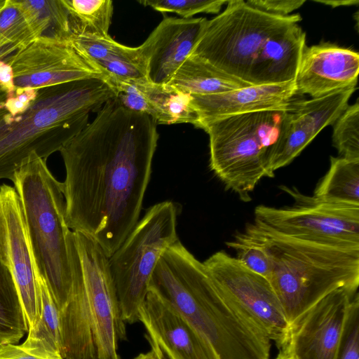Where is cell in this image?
Here are the masks:
<instances>
[{
    "label": "cell",
    "instance_id": "6",
    "mask_svg": "<svg viewBox=\"0 0 359 359\" xmlns=\"http://www.w3.org/2000/svg\"><path fill=\"white\" fill-rule=\"evenodd\" d=\"M289 109L250 112L205 124L209 135L210 168L226 189L243 201L264 177H269L266 153L278 138Z\"/></svg>",
    "mask_w": 359,
    "mask_h": 359
},
{
    "label": "cell",
    "instance_id": "14",
    "mask_svg": "<svg viewBox=\"0 0 359 359\" xmlns=\"http://www.w3.org/2000/svg\"><path fill=\"white\" fill-rule=\"evenodd\" d=\"M0 259L13 277L29 330L38 315L34 255L19 196L7 184L0 186Z\"/></svg>",
    "mask_w": 359,
    "mask_h": 359
},
{
    "label": "cell",
    "instance_id": "29",
    "mask_svg": "<svg viewBox=\"0 0 359 359\" xmlns=\"http://www.w3.org/2000/svg\"><path fill=\"white\" fill-rule=\"evenodd\" d=\"M28 332L13 277L0 259V344H17Z\"/></svg>",
    "mask_w": 359,
    "mask_h": 359
},
{
    "label": "cell",
    "instance_id": "5",
    "mask_svg": "<svg viewBox=\"0 0 359 359\" xmlns=\"http://www.w3.org/2000/svg\"><path fill=\"white\" fill-rule=\"evenodd\" d=\"M22 207L34 257L60 311L70 297L72 274L62 182L36 154L15 172L11 180Z\"/></svg>",
    "mask_w": 359,
    "mask_h": 359
},
{
    "label": "cell",
    "instance_id": "34",
    "mask_svg": "<svg viewBox=\"0 0 359 359\" xmlns=\"http://www.w3.org/2000/svg\"><path fill=\"white\" fill-rule=\"evenodd\" d=\"M115 97L126 109L145 114L156 123L170 125L168 118L159 111L133 82H117L112 85Z\"/></svg>",
    "mask_w": 359,
    "mask_h": 359
},
{
    "label": "cell",
    "instance_id": "42",
    "mask_svg": "<svg viewBox=\"0 0 359 359\" xmlns=\"http://www.w3.org/2000/svg\"><path fill=\"white\" fill-rule=\"evenodd\" d=\"M276 359H290V358L287 355H286L285 354H284L281 352H279V354L276 358Z\"/></svg>",
    "mask_w": 359,
    "mask_h": 359
},
{
    "label": "cell",
    "instance_id": "8",
    "mask_svg": "<svg viewBox=\"0 0 359 359\" xmlns=\"http://www.w3.org/2000/svg\"><path fill=\"white\" fill-rule=\"evenodd\" d=\"M301 20L299 13L277 16L256 9L245 1L229 0L224 11L208 21L191 55L249 83L252 62L266 40Z\"/></svg>",
    "mask_w": 359,
    "mask_h": 359
},
{
    "label": "cell",
    "instance_id": "17",
    "mask_svg": "<svg viewBox=\"0 0 359 359\" xmlns=\"http://www.w3.org/2000/svg\"><path fill=\"white\" fill-rule=\"evenodd\" d=\"M358 73V52L329 42L306 46L294 80L296 95L314 98L356 86Z\"/></svg>",
    "mask_w": 359,
    "mask_h": 359
},
{
    "label": "cell",
    "instance_id": "37",
    "mask_svg": "<svg viewBox=\"0 0 359 359\" xmlns=\"http://www.w3.org/2000/svg\"><path fill=\"white\" fill-rule=\"evenodd\" d=\"M0 359H64L62 355L44 357L29 352L17 344H0Z\"/></svg>",
    "mask_w": 359,
    "mask_h": 359
},
{
    "label": "cell",
    "instance_id": "19",
    "mask_svg": "<svg viewBox=\"0 0 359 359\" xmlns=\"http://www.w3.org/2000/svg\"><path fill=\"white\" fill-rule=\"evenodd\" d=\"M306 33L294 23L276 32L263 43L249 72L251 85H272L294 81L303 51Z\"/></svg>",
    "mask_w": 359,
    "mask_h": 359
},
{
    "label": "cell",
    "instance_id": "31",
    "mask_svg": "<svg viewBox=\"0 0 359 359\" xmlns=\"http://www.w3.org/2000/svg\"><path fill=\"white\" fill-rule=\"evenodd\" d=\"M332 143L341 157L359 160V102L348 105L334 123Z\"/></svg>",
    "mask_w": 359,
    "mask_h": 359
},
{
    "label": "cell",
    "instance_id": "36",
    "mask_svg": "<svg viewBox=\"0 0 359 359\" xmlns=\"http://www.w3.org/2000/svg\"><path fill=\"white\" fill-rule=\"evenodd\" d=\"M246 2L261 11L277 16H287L299 8L305 0H248Z\"/></svg>",
    "mask_w": 359,
    "mask_h": 359
},
{
    "label": "cell",
    "instance_id": "11",
    "mask_svg": "<svg viewBox=\"0 0 359 359\" xmlns=\"http://www.w3.org/2000/svg\"><path fill=\"white\" fill-rule=\"evenodd\" d=\"M203 263L219 292L280 349L290 323L269 280L223 250Z\"/></svg>",
    "mask_w": 359,
    "mask_h": 359
},
{
    "label": "cell",
    "instance_id": "18",
    "mask_svg": "<svg viewBox=\"0 0 359 359\" xmlns=\"http://www.w3.org/2000/svg\"><path fill=\"white\" fill-rule=\"evenodd\" d=\"M191 95L198 128L214 120L250 112L290 109L296 95L294 81L272 85H251L209 95Z\"/></svg>",
    "mask_w": 359,
    "mask_h": 359
},
{
    "label": "cell",
    "instance_id": "13",
    "mask_svg": "<svg viewBox=\"0 0 359 359\" xmlns=\"http://www.w3.org/2000/svg\"><path fill=\"white\" fill-rule=\"evenodd\" d=\"M358 290H338L290 325L280 352L291 359H336L348 309Z\"/></svg>",
    "mask_w": 359,
    "mask_h": 359
},
{
    "label": "cell",
    "instance_id": "9",
    "mask_svg": "<svg viewBox=\"0 0 359 359\" xmlns=\"http://www.w3.org/2000/svg\"><path fill=\"white\" fill-rule=\"evenodd\" d=\"M280 188L293 198V204L281 208L258 205L255 222L293 238L359 249V205L323 201L295 187Z\"/></svg>",
    "mask_w": 359,
    "mask_h": 359
},
{
    "label": "cell",
    "instance_id": "33",
    "mask_svg": "<svg viewBox=\"0 0 359 359\" xmlns=\"http://www.w3.org/2000/svg\"><path fill=\"white\" fill-rule=\"evenodd\" d=\"M140 4L162 13H174L182 18H191L198 13H218L224 0H144Z\"/></svg>",
    "mask_w": 359,
    "mask_h": 359
},
{
    "label": "cell",
    "instance_id": "1",
    "mask_svg": "<svg viewBox=\"0 0 359 359\" xmlns=\"http://www.w3.org/2000/svg\"><path fill=\"white\" fill-rule=\"evenodd\" d=\"M158 137L151 116L114 97L60 150L67 224L109 258L139 220Z\"/></svg>",
    "mask_w": 359,
    "mask_h": 359
},
{
    "label": "cell",
    "instance_id": "27",
    "mask_svg": "<svg viewBox=\"0 0 359 359\" xmlns=\"http://www.w3.org/2000/svg\"><path fill=\"white\" fill-rule=\"evenodd\" d=\"M69 13L72 36L103 38L113 14L111 0H62Z\"/></svg>",
    "mask_w": 359,
    "mask_h": 359
},
{
    "label": "cell",
    "instance_id": "7",
    "mask_svg": "<svg viewBox=\"0 0 359 359\" xmlns=\"http://www.w3.org/2000/svg\"><path fill=\"white\" fill-rule=\"evenodd\" d=\"M180 210V205L170 201L153 205L109 258L125 323L140 321V309L156 265L164 252L179 240L177 225Z\"/></svg>",
    "mask_w": 359,
    "mask_h": 359
},
{
    "label": "cell",
    "instance_id": "26",
    "mask_svg": "<svg viewBox=\"0 0 359 359\" xmlns=\"http://www.w3.org/2000/svg\"><path fill=\"white\" fill-rule=\"evenodd\" d=\"M130 82L168 118L170 124L191 123L198 128V116L191 104L190 94L170 83L156 84L147 79Z\"/></svg>",
    "mask_w": 359,
    "mask_h": 359
},
{
    "label": "cell",
    "instance_id": "43",
    "mask_svg": "<svg viewBox=\"0 0 359 359\" xmlns=\"http://www.w3.org/2000/svg\"><path fill=\"white\" fill-rule=\"evenodd\" d=\"M8 0H0V11L6 6Z\"/></svg>",
    "mask_w": 359,
    "mask_h": 359
},
{
    "label": "cell",
    "instance_id": "21",
    "mask_svg": "<svg viewBox=\"0 0 359 359\" xmlns=\"http://www.w3.org/2000/svg\"><path fill=\"white\" fill-rule=\"evenodd\" d=\"M34 269L38 292V315L34 325L28 330L27 339L20 345L41 356L62 355L60 311L34 257Z\"/></svg>",
    "mask_w": 359,
    "mask_h": 359
},
{
    "label": "cell",
    "instance_id": "20",
    "mask_svg": "<svg viewBox=\"0 0 359 359\" xmlns=\"http://www.w3.org/2000/svg\"><path fill=\"white\" fill-rule=\"evenodd\" d=\"M72 46L95 65L111 86L147 79V60L141 46L129 47L103 38L72 36Z\"/></svg>",
    "mask_w": 359,
    "mask_h": 359
},
{
    "label": "cell",
    "instance_id": "44",
    "mask_svg": "<svg viewBox=\"0 0 359 359\" xmlns=\"http://www.w3.org/2000/svg\"><path fill=\"white\" fill-rule=\"evenodd\" d=\"M290 359H291V358H290Z\"/></svg>",
    "mask_w": 359,
    "mask_h": 359
},
{
    "label": "cell",
    "instance_id": "10",
    "mask_svg": "<svg viewBox=\"0 0 359 359\" xmlns=\"http://www.w3.org/2000/svg\"><path fill=\"white\" fill-rule=\"evenodd\" d=\"M69 257L78 271L90 313L97 359H121L118 342L126 339L109 257L90 238L70 231Z\"/></svg>",
    "mask_w": 359,
    "mask_h": 359
},
{
    "label": "cell",
    "instance_id": "24",
    "mask_svg": "<svg viewBox=\"0 0 359 359\" xmlns=\"http://www.w3.org/2000/svg\"><path fill=\"white\" fill-rule=\"evenodd\" d=\"M313 196L328 203L359 205V160L331 156Z\"/></svg>",
    "mask_w": 359,
    "mask_h": 359
},
{
    "label": "cell",
    "instance_id": "39",
    "mask_svg": "<svg viewBox=\"0 0 359 359\" xmlns=\"http://www.w3.org/2000/svg\"><path fill=\"white\" fill-rule=\"evenodd\" d=\"M314 1L330 6L332 8L358 6L359 4L358 0H314Z\"/></svg>",
    "mask_w": 359,
    "mask_h": 359
},
{
    "label": "cell",
    "instance_id": "4",
    "mask_svg": "<svg viewBox=\"0 0 359 359\" xmlns=\"http://www.w3.org/2000/svg\"><path fill=\"white\" fill-rule=\"evenodd\" d=\"M245 228L265 245L270 254L269 282L290 325L330 294L341 289H358L359 249L293 238L256 222Z\"/></svg>",
    "mask_w": 359,
    "mask_h": 359
},
{
    "label": "cell",
    "instance_id": "15",
    "mask_svg": "<svg viewBox=\"0 0 359 359\" xmlns=\"http://www.w3.org/2000/svg\"><path fill=\"white\" fill-rule=\"evenodd\" d=\"M139 316L158 359H219L210 341L152 292L148 291Z\"/></svg>",
    "mask_w": 359,
    "mask_h": 359
},
{
    "label": "cell",
    "instance_id": "12",
    "mask_svg": "<svg viewBox=\"0 0 359 359\" xmlns=\"http://www.w3.org/2000/svg\"><path fill=\"white\" fill-rule=\"evenodd\" d=\"M5 61L13 69L16 88L38 90L86 79H106L70 43L44 37L36 39Z\"/></svg>",
    "mask_w": 359,
    "mask_h": 359
},
{
    "label": "cell",
    "instance_id": "16",
    "mask_svg": "<svg viewBox=\"0 0 359 359\" xmlns=\"http://www.w3.org/2000/svg\"><path fill=\"white\" fill-rule=\"evenodd\" d=\"M208 21L205 18H164L140 45L147 60V80L169 83L192 54Z\"/></svg>",
    "mask_w": 359,
    "mask_h": 359
},
{
    "label": "cell",
    "instance_id": "23",
    "mask_svg": "<svg viewBox=\"0 0 359 359\" xmlns=\"http://www.w3.org/2000/svg\"><path fill=\"white\" fill-rule=\"evenodd\" d=\"M36 39L70 43L69 13L62 0H13Z\"/></svg>",
    "mask_w": 359,
    "mask_h": 359
},
{
    "label": "cell",
    "instance_id": "25",
    "mask_svg": "<svg viewBox=\"0 0 359 359\" xmlns=\"http://www.w3.org/2000/svg\"><path fill=\"white\" fill-rule=\"evenodd\" d=\"M355 90L354 86L308 100H292L290 111L315 138L323 128L335 123Z\"/></svg>",
    "mask_w": 359,
    "mask_h": 359
},
{
    "label": "cell",
    "instance_id": "41",
    "mask_svg": "<svg viewBox=\"0 0 359 359\" xmlns=\"http://www.w3.org/2000/svg\"><path fill=\"white\" fill-rule=\"evenodd\" d=\"M133 359H157L155 353L151 350L146 353H140Z\"/></svg>",
    "mask_w": 359,
    "mask_h": 359
},
{
    "label": "cell",
    "instance_id": "35",
    "mask_svg": "<svg viewBox=\"0 0 359 359\" xmlns=\"http://www.w3.org/2000/svg\"><path fill=\"white\" fill-rule=\"evenodd\" d=\"M336 359H359V296L352 300Z\"/></svg>",
    "mask_w": 359,
    "mask_h": 359
},
{
    "label": "cell",
    "instance_id": "22",
    "mask_svg": "<svg viewBox=\"0 0 359 359\" xmlns=\"http://www.w3.org/2000/svg\"><path fill=\"white\" fill-rule=\"evenodd\" d=\"M169 83L194 95H215L251 86L193 55L178 69Z\"/></svg>",
    "mask_w": 359,
    "mask_h": 359
},
{
    "label": "cell",
    "instance_id": "40",
    "mask_svg": "<svg viewBox=\"0 0 359 359\" xmlns=\"http://www.w3.org/2000/svg\"><path fill=\"white\" fill-rule=\"evenodd\" d=\"M20 50L19 47L13 44L0 48V60H5Z\"/></svg>",
    "mask_w": 359,
    "mask_h": 359
},
{
    "label": "cell",
    "instance_id": "30",
    "mask_svg": "<svg viewBox=\"0 0 359 359\" xmlns=\"http://www.w3.org/2000/svg\"><path fill=\"white\" fill-rule=\"evenodd\" d=\"M226 245L236 252V259L244 266L269 280L272 271L270 254L265 245L248 229L237 233Z\"/></svg>",
    "mask_w": 359,
    "mask_h": 359
},
{
    "label": "cell",
    "instance_id": "28",
    "mask_svg": "<svg viewBox=\"0 0 359 359\" xmlns=\"http://www.w3.org/2000/svg\"><path fill=\"white\" fill-rule=\"evenodd\" d=\"M313 139L308 129L288 110L277 140L266 153L269 177H274V171L290 164Z\"/></svg>",
    "mask_w": 359,
    "mask_h": 359
},
{
    "label": "cell",
    "instance_id": "32",
    "mask_svg": "<svg viewBox=\"0 0 359 359\" xmlns=\"http://www.w3.org/2000/svg\"><path fill=\"white\" fill-rule=\"evenodd\" d=\"M35 39L20 9L13 0H8L0 11V48L13 44L21 49Z\"/></svg>",
    "mask_w": 359,
    "mask_h": 359
},
{
    "label": "cell",
    "instance_id": "3",
    "mask_svg": "<svg viewBox=\"0 0 359 359\" xmlns=\"http://www.w3.org/2000/svg\"><path fill=\"white\" fill-rule=\"evenodd\" d=\"M0 87V180L15 172L35 154L45 161L87 125L90 111H98L115 97L102 78H90L40 88L36 98L18 113L5 104Z\"/></svg>",
    "mask_w": 359,
    "mask_h": 359
},
{
    "label": "cell",
    "instance_id": "38",
    "mask_svg": "<svg viewBox=\"0 0 359 359\" xmlns=\"http://www.w3.org/2000/svg\"><path fill=\"white\" fill-rule=\"evenodd\" d=\"M0 87L8 95H13L16 89L13 69L5 60H0Z\"/></svg>",
    "mask_w": 359,
    "mask_h": 359
},
{
    "label": "cell",
    "instance_id": "2",
    "mask_svg": "<svg viewBox=\"0 0 359 359\" xmlns=\"http://www.w3.org/2000/svg\"><path fill=\"white\" fill-rule=\"evenodd\" d=\"M148 291L199 331L219 359H270L271 341L219 292L203 263L180 240L159 259Z\"/></svg>",
    "mask_w": 359,
    "mask_h": 359
}]
</instances>
